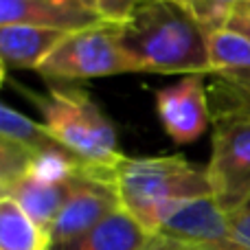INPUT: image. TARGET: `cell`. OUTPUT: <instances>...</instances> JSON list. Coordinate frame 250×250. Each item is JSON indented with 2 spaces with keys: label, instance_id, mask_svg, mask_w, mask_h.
Returning a JSON list of instances; mask_svg holds the SVG:
<instances>
[{
  "label": "cell",
  "instance_id": "cell-1",
  "mask_svg": "<svg viewBox=\"0 0 250 250\" xmlns=\"http://www.w3.org/2000/svg\"><path fill=\"white\" fill-rule=\"evenodd\" d=\"M117 33L141 73L211 75L208 31L178 0H141Z\"/></svg>",
  "mask_w": 250,
  "mask_h": 250
},
{
  "label": "cell",
  "instance_id": "cell-2",
  "mask_svg": "<svg viewBox=\"0 0 250 250\" xmlns=\"http://www.w3.org/2000/svg\"><path fill=\"white\" fill-rule=\"evenodd\" d=\"M117 191L121 208L151 235L182 204L213 195L207 167L182 156H125L117 169Z\"/></svg>",
  "mask_w": 250,
  "mask_h": 250
},
{
  "label": "cell",
  "instance_id": "cell-3",
  "mask_svg": "<svg viewBox=\"0 0 250 250\" xmlns=\"http://www.w3.org/2000/svg\"><path fill=\"white\" fill-rule=\"evenodd\" d=\"M46 129L79 160L101 171L117 173L125 160L117 132L99 105L82 90L53 88L48 95H29Z\"/></svg>",
  "mask_w": 250,
  "mask_h": 250
},
{
  "label": "cell",
  "instance_id": "cell-4",
  "mask_svg": "<svg viewBox=\"0 0 250 250\" xmlns=\"http://www.w3.org/2000/svg\"><path fill=\"white\" fill-rule=\"evenodd\" d=\"M38 73L51 82H79L141 70L123 51L117 24L101 22L68 33L51 53V57L38 68Z\"/></svg>",
  "mask_w": 250,
  "mask_h": 250
},
{
  "label": "cell",
  "instance_id": "cell-5",
  "mask_svg": "<svg viewBox=\"0 0 250 250\" xmlns=\"http://www.w3.org/2000/svg\"><path fill=\"white\" fill-rule=\"evenodd\" d=\"M211 160L207 165L211 191L226 215L250 202V114L213 119Z\"/></svg>",
  "mask_w": 250,
  "mask_h": 250
},
{
  "label": "cell",
  "instance_id": "cell-6",
  "mask_svg": "<svg viewBox=\"0 0 250 250\" xmlns=\"http://www.w3.org/2000/svg\"><path fill=\"white\" fill-rule=\"evenodd\" d=\"M211 75L217 86L208 92L213 104L211 117L250 114V40L229 29L208 35Z\"/></svg>",
  "mask_w": 250,
  "mask_h": 250
},
{
  "label": "cell",
  "instance_id": "cell-7",
  "mask_svg": "<svg viewBox=\"0 0 250 250\" xmlns=\"http://www.w3.org/2000/svg\"><path fill=\"white\" fill-rule=\"evenodd\" d=\"M121 208L117 180L105 176H82L62 207L51 229V244H64L88 233Z\"/></svg>",
  "mask_w": 250,
  "mask_h": 250
},
{
  "label": "cell",
  "instance_id": "cell-8",
  "mask_svg": "<svg viewBox=\"0 0 250 250\" xmlns=\"http://www.w3.org/2000/svg\"><path fill=\"white\" fill-rule=\"evenodd\" d=\"M156 112L173 143L189 145L198 141L213 119L204 75H187L173 86L158 90Z\"/></svg>",
  "mask_w": 250,
  "mask_h": 250
},
{
  "label": "cell",
  "instance_id": "cell-9",
  "mask_svg": "<svg viewBox=\"0 0 250 250\" xmlns=\"http://www.w3.org/2000/svg\"><path fill=\"white\" fill-rule=\"evenodd\" d=\"M156 235L200 250H246L237 242L229 215L220 208L213 195L182 204L165 220Z\"/></svg>",
  "mask_w": 250,
  "mask_h": 250
},
{
  "label": "cell",
  "instance_id": "cell-10",
  "mask_svg": "<svg viewBox=\"0 0 250 250\" xmlns=\"http://www.w3.org/2000/svg\"><path fill=\"white\" fill-rule=\"evenodd\" d=\"M101 18L77 2H51V0H0V26L26 24L57 29L66 33L101 24Z\"/></svg>",
  "mask_w": 250,
  "mask_h": 250
},
{
  "label": "cell",
  "instance_id": "cell-11",
  "mask_svg": "<svg viewBox=\"0 0 250 250\" xmlns=\"http://www.w3.org/2000/svg\"><path fill=\"white\" fill-rule=\"evenodd\" d=\"M82 176H95V173H82ZM82 176H75L64 182H46L35 176H24L11 182L9 187L0 189V198H9L51 237V229L60 215L62 207L66 204L70 191L75 189ZM108 178V176H105ZM114 180V178H112Z\"/></svg>",
  "mask_w": 250,
  "mask_h": 250
},
{
  "label": "cell",
  "instance_id": "cell-12",
  "mask_svg": "<svg viewBox=\"0 0 250 250\" xmlns=\"http://www.w3.org/2000/svg\"><path fill=\"white\" fill-rule=\"evenodd\" d=\"M66 31L42 26H0V62L2 70H38L66 38Z\"/></svg>",
  "mask_w": 250,
  "mask_h": 250
},
{
  "label": "cell",
  "instance_id": "cell-13",
  "mask_svg": "<svg viewBox=\"0 0 250 250\" xmlns=\"http://www.w3.org/2000/svg\"><path fill=\"white\" fill-rule=\"evenodd\" d=\"M151 237L149 230L119 208L88 233L64 244H51V250H143Z\"/></svg>",
  "mask_w": 250,
  "mask_h": 250
},
{
  "label": "cell",
  "instance_id": "cell-14",
  "mask_svg": "<svg viewBox=\"0 0 250 250\" xmlns=\"http://www.w3.org/2000/svg\"><path fill=\"white\" fill-rule=\"evenodd\" d=\"M0 250H51L48 233L9 198H0Z\"/></svg>",
  "mask_w": 250,
  "mask_h": 250
},
{
  "label": "cell",
  "instance_id": "cell-15",
  "mask_svg": "<svg viewBox=\"0 0 250 250\" xmlns=\"http://www.w3.org/2000/svg\"><path fill=\"white\" fill-rule=\"evenodd\" d=\"M0 136L18 143V145L31 149L35 156L46 151L66 149L55 136L46 129L44 123H35L33 119L24 117L22 112L13 110L11 105H0Z\"/></svg>",
  "mask_w": 250,
  "mask_h": 250
},
{
  "label": "cell",
  "instance_id": "cell-16",
  "mask_svg": "<svg viewBox=\"0 0 250 250\" xmlns=\"http://www.w3.org/2000/svg\"><path fill=\"white\" fill-rule=\"evenodd\" d=\"M33 163L35 154L31 149L0 136V189L29 176Z\"/></svg>",
  "mask_w": 250,
  "mask_h": 250
},
{
  "label": "cell",
  "instance_id": "cell-17",
  "mask_svg": "<svg viewBox=\"0 0 250 250\" xmlns=\"http://www.w3.org/2000/svg\"><path fill=\"white\" fill-rule=\"evenodd\" d=\"M204 29L208 35L220 29H226L229 16L242 0H178Z\"/></svg>",
  "mask_w": 250,
  "mask_h": 250
},
{
  "label": "cell",
  "instance_id": "cell-18",
  "mask_svg": "<svg viewBox=\"0 0 250 250\" xmlns=\"http://www.w3.org/2000/svg\"><path fill=\"white\" fill-rule=\"evenodd\" d=\"M75 2L99 16L104 22L121 24L132 16V11L138 7L141 0H75Z\"/></svg>",
  "mask_w": 250,
  "mask_h": 250
},
{
  "label": "cell",
  "instance_id": "cell-19",
  "mask_svg": "<svg viewBox=\"0 0 250 250\" xmlns=\"http://www.w3.org/2000/svg\"><path fill=\"white\" fill-rule=\"evenodd\" d=\"M229 220H230V229H233L237 242L246 250H250V202L244 204L233 215H229Z\"/></svg>",
  "mask_w": 250,
  "mask_h": 250
},
{
  "label": "cell",
  "instance_id": "cell-20",
  "mask_svg": "<svg viewBox=\"0 0 250 250\" xmlns=\"http://www.w3.org/2000/svg\"><path fill=\"white\" fill-rule=\"evenodd\" d=\"M226 29L235 31V33L244 35L250 40V0H242L237 7L230 11L229 22H226Z\"/></svg>",
  "mask_w": 250,
  "mask_h": 250
},
{
  "label": "cell",
  "instance_id": "cell-21",
  "mask_svg": "<svg viewBox=\"0 0 250 250\" xmlns=\"http://www.w3.org/2000/svg\"><path fill=\"white\" fill-rule=\"evenodd\" d=\"M143 250H200V248H193L189 244H182V242H176V239H169V237H163V235H154L149 239Z\"/></svg>",
  "mask_w": 250,
  "mask_h": 250
},
{
  "label": "cell",
  "instance_id": "cell-22",
  "mask_svg": "<svg viewBox=\"0 0 250 250\" xmlns=\"http://www.w3.org/2000/svg\"><path fill=\"white\" fill-rule=\"evenodd\" d=\"M51 2H75V0H51Z\"/></svg>",
  "mask_w": 250,
  "mask_h": 250
}]
</instances>
